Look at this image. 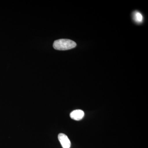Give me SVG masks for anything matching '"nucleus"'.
Wrapping results in <instances>:
<instances>
[{"label": "nucleus", "mask_w": 148, "mask_h": 148, "mask_svg": "<svg viewBox=\"0 0 148 148\" xmlns=\"http://www.w3.org/2000/svg\"><path fill=\"white\" fill-rule=\"evenodd\" d=\"M77 44L72 40L67 39H61L56 40L53 43L54 49L58 50H67L75 47Z\"/></svg>", "instance_id": "obj_1"}, {"label": "nucleus", "mask_w": 148, "mask_h": 148, "mask_svg": "<svg viewBox=\"0 0 148 148\" xmlns=\"http://www.w3.org/2000/svg\"><path fill=\"white\" fill-rule=\"evenodd\" d=\"M58 139L63 148H70L71 142L68 136L64 133H60L58 135Z\"/></svg>", "instance_id": "obj_2"}, {"label": "nucleus", "mask_w": 148, "mask_h": 148, "mask_svg": "<svg viewBox=\"0 0 148 148\" xmlns=\"http://www.w3.org/2000/svg\"><path fill=\"white\" fill-rule=\"evenodd\" d=\"M133 18L134 21L138 24L143 22V15L138 11H135L133 14Z\"/></svg>", "instance_id": "obj_4"}, {"label": "nucleus", "mask_w": 148, "mask_h": 148, "mask_svg": "<svg viewBox=\"0 0 148 148\" xmlns=\"http://www.w3.org/2000/svg\"><path fill=\"white\" fill-rule=\"evenodd\" d=\"M84 116V112L81 110H75L70 114L71 118L76 121L81 120L82 119Z\"/></svg>", "instance_id": "obj_3"}]
</instances>
